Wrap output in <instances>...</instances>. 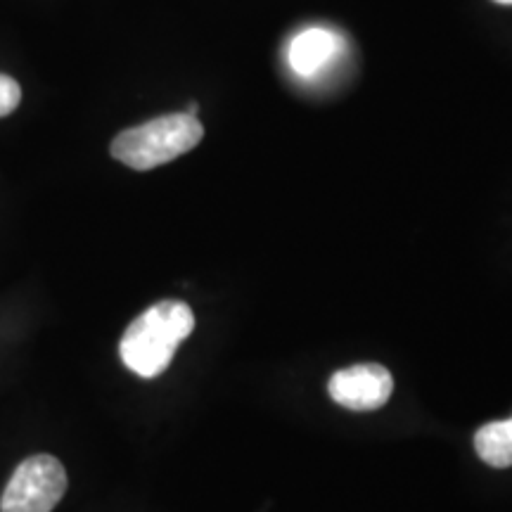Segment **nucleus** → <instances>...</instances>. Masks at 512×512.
Listing matches in <instances>:
<instances>
[{
  "label": "nucleus",
  "mask_w": 512,
  "mask_h": 512,
  "mask_svg": "<svg viewBox=\"0 0 512 512\" xmlns=\"http://www.w3.org/2000/svg\"><path fill=\"white\" fill-rule=\"evenodd\" d=\"M22 102V88L15 79L0 74V117H8L10 112H15V107Z\"/></svg>",
  "instance_id": "nucleus-7"
},
{
  "label": "nucleus",
  "mask_w": 512,
  "mask_h": 512,
  "mask_svg": "<svg viewBox=\"0 0 512 512\" xmlns=\"http://www.w3.org/2000/svg\"><path fill=\"white\" fill-rule=\"evenodd\" d=\"M330 396L349 411H377L394 392L392 373L380 363H361L330 377Z\"/></svg>",
  "instance_id": "nucleus-4"
},
{
  "label": "nucleus",
  "mask_w": 512,
  "mask_h": 512,
  "mask_svg": "<svg viewBox=\"0 0 512 512\" xmlns=\"http://www.w3.org/2000/svg\"><path fill=\"white\" fill-rule=\"evenodd\" d=\"M64 491V465L55 456L38 453L19 463L0 498V512H53Z\"/></svg>",
  "instance_id": "nucleus-3"
},
{
  "label": "nucleus",
  "mask_w": 512,
  "mask_h": 512,
  "mask_svg": "<svg viewBox=\"0 0 512 512\" xmlns=\"http://www.w3.org/2000/svg\"><path fill=\"white\" fill-rule=\"evenodd\" d=\"M195 330V313L185 302L166 299L150 306L128 325L119 344L121 361L128 370L152 380L174 361L183 339Z\"/></svg>",
  "instance_id": "nucleus-1"
},
{
  "label": "nucleus",
  "mask_w": 512,
  "mask_h": 512,
  "mask_svg": "<svg viewBox=\"0 0 512 512\" xmlns=\"http://www.w3.org/2000/svg\"><path fill=\"white\" fill-rule=\"evenodd\" d=\"M477 456L491 467H512V418L489 422L475 434Z\"/></svg>",
  "instance_id": "nucleus-6"
},
{
  "label": "nucleus",
  "mask_w": 512,
  "mask_h": 512,
  "mask_svg": "<svg viewBox=\"0 0 512 512\" xmlns=\"http://www.w3.org/2000/svg\"><path fill=\"white\" fill-rule=\"evenodd\" d=\"M344 41L335 31L309 27L299 31L287 46V64L299 79H316L339 60Z\"/></svg>",
  "instance_id": "nucleus-5"
},
{
  "label": "nucleus",
  "mask_w": 512,
  "mask_h": 512,
  "mask_svg": "<svg viewBox=\"0 0 512 512\" xmlns=\"http://www.w3.org/2000/svg\"><path fill=\"white\" fill-rule=\"evenodd\" d=\"M202 138L200 119L185 112L166 114L119 133L112 143V157L136 171H150L195 150Z\"/></svg>",
  "instance_id": "nucleus-2"
},
{
  "label": "nucleus",
  "mask_w": 512,
  "mask_h": 512,
  "mask_svg": "<svg viewBox=\"0 0 512 512\" xmlns=\"http://www.w3.org/2000/svg\"><path fill=\"white\" fill-rule=\"evenodd\" d=\"M494 3H501V5H512V0H494Z\"/></svg>",
  "instance_id": "nucleus-8"
}]
</instances>
